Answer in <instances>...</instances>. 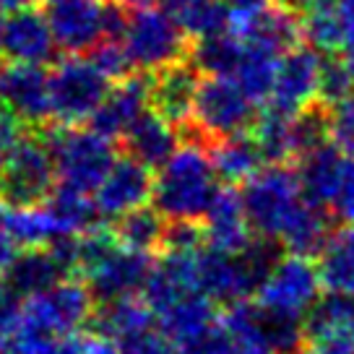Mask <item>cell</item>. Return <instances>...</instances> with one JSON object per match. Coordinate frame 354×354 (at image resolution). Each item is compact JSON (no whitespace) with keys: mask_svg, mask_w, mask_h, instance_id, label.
<instances>
[{"mask_svg":"<svg viewBox=\"0 0 354 354\" xmlns=\"http://www.w3.org/2000/svg\"><path fill=\"white\" fill-rule=\"evenodd\" d=\"M219 183L211 154L198 141H190L159 167L151 201L167 221H201L219 196Z\"/></svg>","mask_w":354,"mask_h":354,"instance_id":"1","label":"cell"},{"mask_svg":"<svg viewBox=\"0 0 354 354\" xmlns=\"http://www.w3.org/2000/svg\"><path fill=\"white\" fill-rule=\"evenodd\" d=\"M94 315V295L86 284L66 279L37 297L24 302L19 318L3 336H8L29 354H42L44 346L76 333Z\"/></svg>","mask_w":354,"mask_h":354,"instance_id":"2","label":"cell"},{"mask_svg":"<svg viewBox=\"0 0 354 354\" xmlns=\"http://www.w3.org/2000/svg\"><path fill=\"white\" fill-rule=\"evenodd\" d=\"M94 299L112 302V299L133 297L144 292L149 277L154 271L151 253L133 250L115 237V232L94 230L81 234V268H78Z\"/></svg>","mask_w":354,"mask_h":354,"instance_id":"3","label":"cell"},{"mask_svg":"<svg viewBox=\"0 0 354 354\" xmlns=\"http://www.w3.org/2000/svg\"><path fill=\"white\" fill-rule=\"evenodd\" d=\"M50 149L55 159L57 185L71 188L78 193L94 196L102 180L115 165V149L112 138L102 136L91 125H60L55 133H50Z\"/></svg>","mask_w":354,"mask_h":354,"instance_id":"4","label":"cell"},{"mask_svg":"<svg viewBox=\"0 0 354 354\" xmlns=\"http://www.w3.org/2000/svg\"><path fill=\"white\" fill-rule=\"evenodd\" d=\"M131 57L136 71L159 73L165 68L185 60L190 53L188 32L165 8H138L125 16L122 32L118 37Z\"/></svg>","mask_w":354,"mask_h":354,"instance_id":"5","label":"cell"},{"mask_svg":"<svg viewBox=\"0 0 354 354\" xmlns=\"http://www.w3.org/2000/svg\"><path fill=\"white\" fill-rule=\"evenodd\" d=\"M57 183L50 141L24 136L0 154V206H37L53 196Z\"/></svg>","mask_w":354,"mask_h":354,"instance_id":"6","label":"cell"},{"mask_svg":"<svg viewBox=\"0 0 354 354\" xmlns=\"http://www.w3.org/2000/svg\"><path fill=\"white\" fill-rule=\"evenodd\" d=\"M243 206L258 237L279 240L289 216L305 201L297 169L289 165H268L243 183Z\"/></svg>","mask_w":354,"mask_h":354,"instance_id":"7","label":"cell"},{"mask_svg":"<svg viewBox=\"0 0 354 354\" xmlns=\"http://www.w3.org/2000/svg\"><path fill=\"white\" fill-rule=\"evenodd\" d=\"M42 13L53 26L57 47L81 55L104 39H118L122 32L120 6L112 8L104 0H39Z\"/></svg>","mask_w":354,"mask_h":354,"instance_id":"8","label":"cell"},{"mask_svg":"<svg viewBox=\"0 0 354 354\" xmlns=\"http://www.w3.org/2000/svg\"><path fill=\"white\" fill-rule=\"evenodd\" d=\"M110 91V78L91 57H66L50 73V107L57 125L91 122Z\"/></svg>","mask_w":354,"mask_h":354,"instance_id":"9","label":"cell"},{"mask_svg":"<svg viewBox=\"0 0 354 354\" xmlns=\"http://www.w3.org/2000/svg\"><path fill=\"white\" fill-rule=\"evenodd\" d=\"M221 323L263 354L308 352L305 318L266 308L263 302H250V299L234 302L221 315Z\"/></svg>","mask_w":354,"mask_h":354,"instance_id":"10","label":"cell"},{"mask_svg":"<svg viewBox=\"0 0 354 354\" xmlns=\"http://www.w3.org/2000/svg\"><path fill=\"white\" fill-rule=\"evenodd\" d=\"M258 120L255 102L245 94V88L234 78L206 76L201 81L196 107H193V128L203 141H221L240 133H248Z\"/></svg>","mask_w":354,"mask_h":354,"instance_id":"11","label":"cell"},{"mask_svg":"<svg viewBox=\"0 0 354 354\" xmlns=\"http://www.w3.org/2000/svg\"><path fill=\"white\" fill-rule=\"evenodd\" d=\"M232 34L250 47L284 57L305 39L302 11L287 0H268L253 11L232 13Z\"/></svg>","mask_w":354,"mask_h":354,"instance_id":"12","label":"cell"},{"mask_svg":"<svg viewBox=\"0 0 354 354\" xmlns=\"http://www.w3.org/2000/svg\"><path fill=\"white\" fill-rule=\"evenodd\" d=\"M321 287L323 279L318 266H313L310 258L287 253L279 261L263 289L258 292V302H263L266 308L305 318L313 305L321 299Z\"/></svg>","mask_w":354,"mask_h":354,"instance_id":"13","label":"cell"},{"mask_svg":"<svg viewBox=\"0 0 354 354\" xmlns=\"http://www.w3.org/2000/svg\"><path fill=\"white\" fill-rule=\"evenodd\" d=\"M323 53L315 47H297L279 60L277 84L271 91L268 107L295 118L299 112L318 102V86H321Z\"/></svg>","mask_w":354,"mask_h":354,"instance_id":"14","label":"cell"},{"mask_svg":"<svg viewBox=\"0 0 354 354\" xmlns=\"http://www.w3.org/2000/svg\"><path fill=\"white\" fill-rule=\"evenodd\" d=\"M151 196H154L151 169L136 162L133 156H118L94 193V203L102 219H120L125 214L146 206Z\"/></svg>","mask_w":354,"mask_h":354,"instance_id":"15","label":"cell"},{"mask_svg":"<svg viewBox=\"0 0 354 354\" xmlns=\"http://www.w3.org/2000/svg\"><path fill=\"white\" fill-rule=\"evenodd\" d=\"M0 104H6L29 125L50 120V76L42 71V66L16 60L0 63Z\"/></svg>","mask_w":354,"mask_h":354,"instance_id":"16","label":"cell"},{"mask_svg":"<svg viewBox=\"0 0 354 354\" xmlns=\"http://www.w3.org/2000/svg\"><path fill=\"white\" fill-rule=\"evenodd\" d=\"M57 53V39L47 16L37 8L8 13L3 21V55L16 63L44 66Z\"/></svg>","mask_w":354,"mask_h":354,"instance_id":"17","label":"cell"},{"mask_svg":"<svg viewBox=\"0 0 354 354\" xmlns=\"http://www.w3.org/2000/svg\"><path fill=\"white\" fill-rule=\"evenodd\" d=\"M151 107V78H122L107 91L100 110L91 118V128L107 138H122L131 125Z\"/></svg>","mask_w":354,"mask_h":354,"instance_id":"18","label":"cell"},{"mask_svg":"<svg viewBox=\"0 0 354 354\" xmlns=\"http://www.w3.org/2000/svg\"><path fill=\"white\" fill-rule=\"evenodd\" d=\"M201 78L190 60H180L151 76V107L175 125L190 122Z\"/></svg>","mask_w":354,"mask_h":354,"instance_id":"19","label":"cell"},{"mask_svg":"<svg viewBox=\"0 0 354 354\" xmlns=\"http://www.w3.org/2000/svg\"><path fill=\"white\" fill-rule=\"evenodd\" d=\"M122 144L128 156H133L136 162H141L149 169H159L180 149V133L172 120H167L156 110H149L122 136Z\"/></svg>","mask_w":354,"mask_h":354,"instance_id":"20","label":"cell"},{"mask_svg":"<svg viewBox=\"0 0 354 354\" xmlns=\"http://www.w3.org/2000/svg\"><path fill=\"white\" fill-rule=\"evenodd\" d=\"M203 234L209 248H216L224 253H240L253 240L255 232L248 221L240 193H234L232 188L219 190V196L211 203L209 214L203 219Z\"/></svg>","mask_w":354,"mask_h":354,"instance_id":"21","label":"cell"},{"mask_svg":"<svg viewBox=\"0 0 354 354\" xmlns=\"http://www.w3.org/2000/svg\"><path fill=\"white\" fill-rule=\"evenodd\" d=\"M196 274H198V289L214 302H224L230 308L234 302L250 299L237 253H224L203 245L196 255Z\"/></svg>","mask_w":354,"mask_h":354,"instance_id":"22","label":"cell"},{"mask_svg":"<svg viewBox=\"0 0 354 354\" xmlns=\"http://www.w3.org/2000/svg\"><path fill=\"white\" fill-rule=\"evenodd\" d=\"M333 221L336 219L326 206H318L305 198L297 206V211L289 216L279 243L284 245L289 255H299V258H310V261L321 258L336 234Z\"/></svg>","mask_w":354,"mask_h":354,"instance_id":"23","label":"cell"},{"mask_svg":"<svg viewBox=\"0 0 354 354\" xmlns=\"http://www.w3.org/2000/svg\"><path fill=\"white\" fill-rule=\"evenodd\" d=\"M68 274L71 271L53 248H26L6 271V284L16 292V297L29 299L66 281Z\"/></svg>","mask_w":354,"mask_h":354,"instance_id":"24","label":"cell"},{"mask_svg":"<svg viewBox=\"0 0 354 354\" xmlns=\"http://www.w3.org/2000/svg\"><path fill=\"white\" fill-rule=\"evenodd\" d=\"M308 346L313 344L344 342L354 344V295L328 292L305 315Z\"/></svg>","mask_w":354,"mask_h":354,"instance_id":"25","label":"cell"},{"mask_svg":"<svg viewBox=\"0 0 354 354\" xmlns=\"http://www.w3.org/2000/svg\"><path fill=\"white\" fill-rule=\"evenodd\" d=\"M156 315V328L165 333L175 346L193 342L196 336L209 331L214 323L219 321L214 313V299H209L201 292H193L188 297L177 299L165 310L154 313Z\"/></svg>","mask_w":354,"mask_h":354,"instance_id":"26","label":"cell"},{"mask_svg":"<svg viewBox=\"0 0 354 354\" xmlns=\"http://www.w3.org/2000/svg\"><path fill=\"white\" fill-rule=\"evenodd\" d=\"M344 162H346V154L333 141L297 159L295 169L302 185V196L328 209L336 185H339V177H342Z\"/></svg>","mask_w":354,"mask_h":354,"instance_id":"27","label":"cell"},{"mask_svg":"<svg viewBox=\"0 0 354 354\" xmlns=\"http://www.w3.org/2000/svg\"><path fill=\"white\" fill-rule=\"evenodd\" d=\"M91 333L102 336L104 342H118L133 333L149 331L156 326V315L149 302H141L136 297L112 299L102 302V308L94 310L91 315Z\"/></svg>","mask_w":354,"mask_h":354,"instance_id":"28","label":"cell"},{"mask_svg":"<svg viewBox=\"0 0 354 354\" xmlns=\"http://www.w3.org/2000/svg\"><path fill=\"white\" fill-rule=\"evenodd\" d=\"M214 149H211V159H214V167H216V175H219L221 183L227 185H243L248 183L253 175H258L263 169V151L255 141V136L250 133H240V136H232V138H221V141H214Z\"/></svg>","mask_w":354,"mask_h":354,"instance_id":"29","label":"cell"},{"mask_svg":"<svg viewBox=\"0 0 354 354\" xmlns=\"http://www.w3.org/2000/svg\"><path fill=\"white\" fill-rule=\"evenodd\" d=\"M0 230L13 237L21 248H47L63 237L53 214L44 203L37 206H0Z\"/></svg>","mask_w":354,"mask_h":354,"instance_id":"30","label":"cell"},{"mask_svg":"<svg viewBox=\"0 0 354 354\" xmlns=\"http://www.w3.org/2000/svg\"><path fill=\"white\" fill-rule=\"evenodd\" d=\"M162 8L172 13L193 39L232 29V8L227 0H162Z\"/></svg>","mask_w":354,"mask_h":354,"instance_id":"31","label":"cell"},{"mask_svg":"<svg viewBox=\"0 0 354 354\" xmlns=\"http://www.w3.org/2000/svg\"><path fill=\"white\" fill-rule=\"evenodd\" d=\"M245 55V42L234 34H216L196 39L188 53V60L198 73L214 78H234L240 60Z\"/></svg>","mask_w":354,"mask_h":354,"instance_id":"32","label":"cell"},{"mask_svg":"<svg viewBox=\"0 0 354 354\" xmlns=\"http://www.w3.org/2000/svg\"><path fill=\"white\" fill-rule=\"evenodd\" d=\"M44 206L53 214V219H55L57 230H60L63 237H68V234H86L100 230L102 214L97 209L94 198L86 196V193H78V190L60 188L57 185L53 190V196L44 201Z\"/></svg>","mask_w":354,"mask_h":354,"instance_id":"33","label":"cell"},{"mask_svg":"<svg viewBox=\"0 0 354 354\" xmlns=\"http://www.w3.org/2000/svg\"><path fill=\"white\" fill-rule=\"evenodd\" d=\"M318 271L328 292L354 295V227L336 230L333 240L318 258Z\"/></svg>","mask_w":354,"mask_h":354,"instance_id":"34","label":"cell"},{"mask_svg":"<svg viewBox=\"0 0 354 354\" xmlns=\"http://www.w3.org/2000/svg\"><path fill=\"white\" fill-rule=\"evenodd\" d=\"M167 227H169L167 219L154 206H141V209L131 211V214H125V216L118 219V224H115V237L125 248L151 253L156 248H165Z\"/></svg>","mask_w":354,"mask_h":354,"instance_id":"35","label":"cell"},{"mask_svg":"<svg viewBox=\"0 0 354 354\" xmlns=\"http://www.w3.org/2000/svg\"><path fill=\"white\" fill-rule=\"evenodd\" d=\"M253 136L268 165L295 162V138H292V118L289 115L274 110V107H266L255 120Z\"/></svg>","mask_w":354,"mask_h":354,"instance_id":"36","label":"cell"},{"mask_svg":"<svg viewBox=\"0 0 354 354\" xmlns=\"http://www.w3.org/2000/svg\"><path fill=\"white\" fill-rule=\"evenodd\" d=\"M279 60H281V57L245 44V55H243V60H240L237 73H234V81L245 88V94H248L255 104L271 100V91H274L277 73H279Z\"/></svg>","mask_w":354,"mask_h":354,"instance_id":"37","label":"cell"},{"mask_svg":"<svg viewBox=\"0 0 354 354\" xmlns=\"http://www.w3.org/2000/svg\"><path fill=\"white\" fill-rule=\"evenodd\" d=\"M302 24H305V39L318 53L333 55V53H342L344 50L349 32H346V26H344L336 6L310 8V11L302 13Z\"/></svg>","mask_w":354,"mask_h":354,"instance_id":"38","label":"cell"},{"mask_svg":"<svg viewBox=\"0 0 354 354\" xmlns=\"http://www.w3.org/2000/svg\"><path fill=\"white\" fill-rule=\"evenodd\" d=\"M292 138H295V162L321 146L331 144V107L313 102L299 115H295Z\"/></svg>","mask_w":354,"mask_h":354,"instance_id":"39","label":"cell"},{"mask_svg":"<svg viewBox=\"0 0 354 354\" xmlns=\"http://www.w3.org/2000/svg\"><path fill=\"white\" fill-rule=\"evenodd\" d=\"M177 354H263V352H258L253 344H248L234 331H230L219 318L209 331L196 336L193 342L177 346Z\"/></svg>","mask_w":354,"mask_h":354,"instance_id":"40","label":"cell"},{"mask_svg":"<svg viewBox=\"0 0 354 354\" xmlns=\"http://www.w3.org/2000/svg\"><path fill=\"white\" fill-rule=\"evenodd\" d=\"M349 97H354V73L346 68L342 57H323L318 102L333 110L336 104H342Z\"/></svg>","mask_w":354,"mask_h":354,"instance_id":"41","label":"cell"},{"mask_svg":"<svg viewBox=\"0 0 354 354\" xmlns=\"http://www.w3.org/2000/svg\"><path fill=\"white\" fill-rule=\"evenodd\" d=\"M175 349V344L156 328L133 333L118 342H107V354H177Z\"/></svg>","mask_w":354,"mask_h":354,"instance_id":"42","label":"cell"},{"mask_svg":"<svg viewBox=\"0 0 354 354\" xmlns=\"http://www.w3.org/2000/svg\"><path fill=\"white\" fill-rule=\"evenodd\" d=\"M91 60L100 66V71L110 81H122V78L131 76V71H136L120 39H104V42H100L91 50Z\"/></svg>","mask_w":354,"mask_h":354,"instance_id":"43","label":"cell"},{"mask_svg":"<svg viewBox=\"0 0 354 354\" xmlns=\"http://www.w3.org/2000/svg\"><path fill=\"white\" fill-rule=\"evenodd\" d=\"M328 211L333 214V219L344 224V227H354V156L346 154L344 162L342 177H339V185L333 193Z\"/></svg>","mask_w":354,"mask_h":354,"instance_id":"44","label":"cell"},{"mask_svg":"<svg viewBox=\"0 0 354 354\" xmlns=\"http://www.w3.org/2000/svg\"><path fill=\"white\" fill-rule=\"evenodd\" d=\"M42 354H107V342L97 333H68L44 346Z\"/></svg>","mask_w":354,"mask_h":354,"instance_id":"45","label":"cell"},{"mask_svg":"<svg viewBox=\"0 0 354 354\" xmlns=\"http://www.w3.org/2000/svg\"><path fill=\"white\" fill-rule=\"evenodd\" d=\"M206 245V234L196 221H169L165 237V250H177V253H196Z\"/></svg>","mask_w":354,"mask_h":354,"instance_id":"46","label":"cell"},{"mask_svg":"<svg viewBox=\"0 0 354 354\" xmlns=\"http://www.w3.org/2000/svg\"><path fill=\"white\" fill-rule=\"evenodd\" d=\"M331 141L344 154L354 156V97L331 110Z\"/></svg>","mask_w":354,"mask_h":354,"instance_id":"47","label":"cell"},{"mask_svg":"<svg viewBox=\"0 0 354 354\" xmlns=\"http://www.w3.org/2000/svg\"><path fill=\"white\" fill-rule=\"evenodd\" d=\"M24 125H26V122H24L16 112L8 110L6 104H0V154H6L8 149H13V146L26 136V133H24Z\"/></svg>","mask_w":354,"mask_h":354,"instance_id":"48","label":"cell"},{"mask_svg":"<svg viewBox=\"0 0 354 354\" xmlns=\"http://www.w3.org/2000/svg\"><path fill=\"white\" fill-rule=\"evenodd\" d=\"M19 297H16V292H13L6 281H0V333H6L11 328L16 318H19Z\"/></svg>","mask_w":354,"mask_h":354,"instance_id":"49","label":"cell"},{"mask_svg":"<svg viewBox=\"0 0 354 354\" xmlns=\"http://www.w3.org/2000/svg\"><path fill=\"white\" fill-rule=\"evenodd\" d=\"M16 255H19V250H16L13 237L0 230V277H6V271H8L11 263L16 261Z\"/></svg>","mask_w":354,"mask_h":354,"instance_id":"50","label":"cell"},{"mask_svg":"<svg viewBox=\"0 0 354 354\" xmlns=\"http://www.w3.org/2000/svg\"><path fill=\"white\" fill-rule=\"evenodd\" d=\"M308 354H354V344H313Z\"/></svg>","mask_w":354,"mask_h":354,"instance_id":"51","label":"cell"},{"mask_svg":"<svg viewBox=\"0 0 354 354\" xmlns=\"http://www.w3.org/2000/svg\"><path fill=\"white\" fill-rule=\"evenodd\" d=\"M336 11L342 16L346 32L354 34V0H339V3H336Z\"/></svg>","mask_w":354,"mask_h":354,"instance_id":"52","label":"cell"},{"mask_svg":"<svg viewBox=\"0 0 354 354\" xmlns=\"http://www.w3.org/2000/svg\"><path fill=\"white\" fill-rule=\"evenodd\" d=\"M227 3H230L232 13H243V11H253V8L263 6V3H268V0H227Z\"/></svg>","mask_w":354,"mask_h":354,"instance_id":"53","label":"cell"},{"mask_svg":"<svg viewBox=\"0 0 354 354\" xmlns=\"http://www.w3.org/2000/svg\"><path fill=\"white\" fill-rule=\"evenodd\" d=\"M342 60L346 63V68L354 73V34H349V37H346V44H344V50H342Z\"/></svg>","mask_w":354,"mask_h":354,"instance_id":"54","label":"cell"},{"mask_svg":"<svg viewBox=\"0 0 354 354\" xmlns=\"http://www.w3.org/2000/svg\"><path fill=\"white\" fill-rule=\"evenodd\" d=\"M120 8H131V11H138V8H151L154 3H162V0H115Z\"/></svg>","mask_w":354,"mask_h":354,"instance_id":"55","label":"cell"},{"mask_svg":"<svg viewBox=\"0 0 354 354\" xmlns=\"http://www.w3.org/2000/svg\"><path fill=\"white\" fill-rule=\"evenodd\" d=\"M0 53H3V19H0Z\"/></svg>","mask_w":354,"mask_h":354,"instance_id":"56","label":"cell"}]
</instances>
